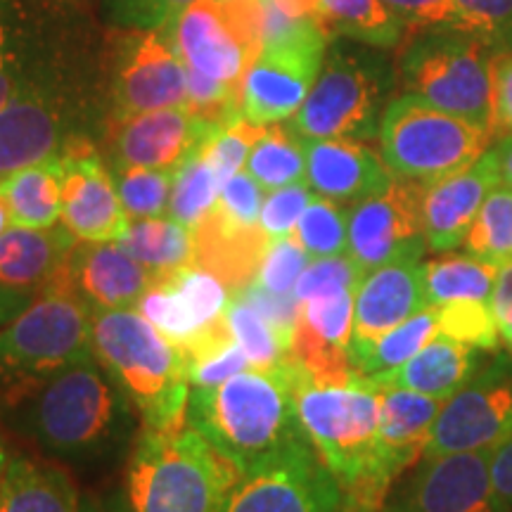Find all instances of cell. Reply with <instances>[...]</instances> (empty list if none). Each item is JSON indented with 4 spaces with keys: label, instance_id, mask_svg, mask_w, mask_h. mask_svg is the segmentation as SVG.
Returning <instances> with one entry per match:
<instances>
[{
    "label": "cell",
    "instance_id": "obj_1",
    "mask_svg": "<svg viewBox=\"0 0 512 512\" xmlns=\"http://www.w3.org/2000/svg\"><path fill=\"white\" fill-rule=\"evenodd\" d=\"M188 422L242 475L309 441L299 425L297 368L290 356L278 368L242 370L219 387H190Z\"/></svg>",
    "mask_w": 512,
    "mask_h": 512
},
{
    "label": "cell",
    "instance_id": "obj_2",
    "mask_svg": "<svg viewBox=\"0 0 512 512\" xmlns=\"http://www.w3.org/2000/svg\"><path fill=\"white\" fill-rule=\"evenodd\" d=\"M297 415L306 439L342 486L344 512H382L392 486L377 467L380 384L363 375L344 384H318L297 368Z\"/></svg>",
    "mask_w": 512,
    "mask_h": 512
},
{
    "label": "cell",
    "instance_id": "obj_3",
    "mask_svg": "<svg viewBox=\"0 0 512 512\" xmlns=\"http://www.w3.org/2000/svg\"><path fill=\"white\" fill-rule=\"evenodd\" d=\"M240 479V467L188 420L171 427H145L128 465V508L221 512Z\"/></svg>",
    "mask_w": 512,
    "mask_h": 512
},
{
    "label": "cell",
    "instance_id": "obj_4",
    "mask_svg": "<svg viewBox=\"0 0 512 512\" xmlns=\"http://www.w3.org/2000/svg\"><path fill=\"white\" fill-rule=\"evenodd\" d=\"M98 358L57 368L5 403L8 425L60 456H86L112 437L119 396Z\"/></svg>",
    "mask_w": 512,
    "mask_h": 512
},
{
    "label": "cell",
    "instance_id": "obj_5",
    "mask_svg": "<svg viewBox=\"0 0 512 512\" xmlns=\"http://www.w3.org/2000/svg\"><path fill=\"white\" fill-rule=\"evenodd\" d=\"M93 356L110 370L145 427H171L188 420L190 363L183 349L136 309L91 316Z\"/></svg>",
    "mask_w": 512,
    "mask_h": 512
},
{
    "label": "cell",
    "instance_id": "obj_6",
    "mask_svg": "<svg viewBox=\"0 0 512 512\" xmlns=\"http://www.w3.org/2000/svg\"><path fill=\"white\" fill-rule=\"evenodd\" d=\"M396 83V67L380 48L335 38L316 83L287 121L302 138L368 140L380 133Z\"/></svg>",
    "mask_w": 512,
    "mask_h": 512
},
{
    "label": "cell",
    "instance_id": "obj_7",
    "mask_svg": "<svg viewBox=\"0 0 512 512\" xmlns=\"http://www.w3.org/2000/svg\"><path fill=\"white\" fill-rule=\"evenodd\" d=\"M399 48L403 93L494 133V48L463 29L420 31Z\"/></svg>",
    "mask_w": 512,
    "mask_h": 512
},
{
    "label": "cell",
    "instance_id": "obj_8",
    "mask_svg": "<svg viewBox=\"0 0 512 512\" xmlns=\"http://www.w3.org/2000/svg\"><path fill=\"white\" fill-rule=\"evenodd\" d=\"M377 138L394 178L422 185L465 169L494 143L491 131L411 93L389 100Z\"/></svg>",
    "mask_w": 512,
    "mask_h": 512
},
{
    "label": "cell",
    "instance_id": "obj_9",
    "mask_svg": "<svg viewBox=\"0 0 512 512\" xmlns=\"http://www.w3.org/2000/svg\"><path fill=\"white\" fill-rule=\"evenodd\" d=\"M83 358H93L91 311L72 294L38 292V299L0 330V408Z\"/></svg>",
    "mask_w": 512,
    "mask_h": 512
},
{
    "label": "cell",
    "instance_id": "obj_10",
    "mask_svg": "<svg viewBox=\"0 0 512 512\" xmlns=\"http://www.w3.org/2000/svg\"><path fill=\"white\" fill-rule=\"evenodd\" d=\"M178 53L190 69L242 86L261 48V0H195L174 27Z\"/></svg>",
    "mask_w": 512,
    "mask_h": 512
},
{
    "label": "cell",
    "instance_id": "obj_11",
    "mask_svg": "<svg viewBox=\"0 0 512 512\" xmlns=\"http://www.w3.org/2000/svg\"><path fill=\"white\" fill-rule=\"evenodd\" d=\"M332 38L323 29H309L264 43L242 81L240 114L256 126L290 121L323 69Z\"/></svg>",
    "mask_w": 512,
    "mask_h": 512
},
{
    "label": "cell",
    "instance_id": "obj_12",
    "mask_svg": "<svg viewBox=\"0 0 512 512\" xmlns=\"http://www.w3.org/2000/svg\"><path fill=\"white\" fill-rule=\"evenodd\" d=\"M512 437V358L496 354L448 396L434 420L425 456L486 451Z\"/></svg>",
    "mask_w": 512,
    "mask_h": 512
},
{
    "label": "cell",
    "instance_id": "obj_13",
    "mask_svg": "<svg viewBox=\"0 0 512 512\" xmlns=\"http://www.w3.org/2000/svg\"><path fill=\"white\" fill-rule=\"evenodd\" d=\"M221 512H344V494L311 441H302L245 472Z\"/></svg>",
    "mask_w": 512,
    "mask_h": 512
},
{
    "label": "cell",
    "instance_id": "obj_14",
    "mask_svg": "<svg viewBox=\"0 0 512 512\" xmlns=\"http://www.w3.org/2000/svg\"><path fill=\"white\" fill-rule=\"evenodd\" d=\"M422 197L425 185L394 178L380 195L349 209L347 254L363 271H375L394 261H420L427 252Z\"/></svg>",
    "mask_w": 512,
    "mask_h": 512
},
{
    "label": "cell",
    "instance_id": "obj_15",
    "mask_svg": "<svg viewBox=\"0 0 512 512\" xmlns=\"http://www.w3.org/2000/svg\"><path fill=\"white\" fill-rule=\"evenodd\" d=\"M188 64L178 53L174 29H128L117 48L112 81L114 119L185 105Z\"/></svg>",
    "mask_w": 512,
    "mask_h": 512
},
{
    "label": "cell",
    "instance_id": "obj_16",
    "mask_svg": "<svg viewBox=\"0 0 512 512\" xmlns=\"http://www.w3.org/2000/svg\"><path fill=\"white\" fill-rule=\"evenodd\" d=\"M62 226L83 242H119L131 226L114 176L91 140L72 136L64 143Z\"/></svg>",
    "mask_w": 512,
    "mask_h": 512
},
{
    "label": "cell",
    "instance_id": "obj_17",
    "mask_svg": "<svg viewBox=\"0 0 512 512\" xmlns=\"http://www.w3.org/2000/svg\"><path fill=\"white\" fill-rule=\"evenodd\" d=\"M152 283V273L119 242L79 240L55 268L41 292L72 294L88 311L136 309Z\"/></svg>",
    "mask_w": 512,
    "mask_h": 512
},
{
    "label": "cell",
    "instance_id": "obj_18",
    "mask_svg": "<svg viewBox=\"0 0 512 512\" xmlns=\"http://www.w3.org/2000/svg\"><path fill=\"white\" fill-rule=\"evenodd\" d=\"M491 453L494 448L422 458L382 512H503L491 482Z\"/></svg>",
    "mask_w": 512,
    "mask_h": 512
},
{
    "label": "cell",
    "instance_id": "obj_19",
    "mask_svg": "<svg viewBox=\"0 0 512 512\" xmlns=\"http://www.w3.org/2000/svg\"><path fill=\"white\" fill-rule=\"evenodd\" d=\"M233 290L219 275L190 264L169 275H155L136 311L171 342L185 349L192 339L226 318Z\"/></svg>",
    "mask_w": 512,
    "mask_h": 512
},
{
    "label": "cell",
    "instance_id": "obj_20",
    "mask_svg": "<svg viewBox=\"0 0 512 512\" xmlns=\"http://www.w3.org/2000/svg\"><path fill=\"white\" fill-rule=\"evenodd\" d=\"M221 126L197 117L188 105L164 107L136 117L114 119V166L178 171L192 155L209 143Z\"/></svg>",
    "mask_w": 512,
    "mask_h": 512
},
{
    "label": "cell",
    "instance_id": "obj_21",
    "mask_svg": "<svg viewBox=\"0 0 512 512\" xmlns=\"http://www.w3.org/2000/svg\"><path fill=\"white\" fill-rule=\"evenodd\" d=\"M430 306L425 292V264L394 261L363 275L354 299L351 358L366 351L389 330L399 328Z\"/></svg>",
    "mask_w": 512,
    "mask_h": 512
},
{
    "label": "cell",
    "instance_id": "obj_22",
    "mask_svg": "<svg viewBox=\"0 0 512 512\" xmlns=\"http://www.w3.org/2000/svg\"><path fill=\"white\" fill-rule=\"evenodd\" d=\"M498 183H501L498 181V162L494 150L489 147L477 162L425 185L422 216H425L427 249L448 254L463 247L479 209Z\"/></svg>",
    "mask_w": 512,
    "mask_h": 512
},
{
    "label": "cell",
    "instance_id": "obj_23",
    "mask_svg": "<svg viewBox=\"0 0 512 512\" xmlns=\"http://www.w3.org/2000/svg\"><path fill=\"white\" fill-rule=\"evenodd\" d=\"M67 140L62 102L46 88L22 81L0 107V178L57 157Z\"/></svg>",
    "mask_w": 512,
    "mask_h": 512
},
{
    "label": "cell",
    "instance_id": "obj_24",
    "mask_svg": "<svg viewBox=\"0 0 512 512\" xmlns=\"http://www.w3.org/2000/svg\"><path fill=\"white\" fill-rule=\"evenodd\" d=\"M306 183L316 195L339 204H358L380 195L394 181L382 155L363 140L302 138Z\"/></svg>",
    "mask_w": 512,
    "mask_h": 512
},
{
    "label": "cell",
    "instance_id": "obj_25",
    "mask_svg": "<svg viewBox=\"0 0 512 512\" xmlns=\"http://www.w3.org/2000/svg\"><path fill=\"white\" fill-rule=\"evenodd\" d=\"M441 406L444 401L432 399V396L399 387H382L377 467L389 486L425 456L427 441H430V432Z\"/></svg>",
    "mask_w": 512,
    "mask_h": 512
},
{
    "label": "cell",
    "instance_id": "obj_26",
    "mask_svg": "<svg viewBox=\"0 0 512 512\" xmlns=\"http://www.w3.org/2000/svg\"><path fill=\"white\" fill-rule=\"evenodd\" d=\"M195 235V264L207 268L238 292L252 285L271 240L261 226H242L230 221L226 214L211 207Z\"/></svg>",
    "mask_w": 512,
    "mask_h": 512
},
{
    "label": "cell",
    "instance_id": "obj_27",
    "mask_svg": "<svg viewBox=\"0 0 512 512\" xmlns=\"http://www.w3.org/2000/svg\"><path fill=\"white\" fill-rule=\"evenodd\" d=\"M482 368V349L439 335L389 373L370 377L380 387H399L446 401Z\"/></svg>",
    "mask_w": 512,
    "mask_h": 512
},
{
    "label": "cell",
    "instance_id": "obj_28",
    "mask_svg": "<svg viewBox=\"0 0 512 512\" xmlns=\"http://www.w3.org/2000/svg\"><path fill=\"white\" fill-rule=\"evenodd\" d=\"M76 242L62 223L53 228L10 226L0 235V290L41 292Z\"/></svg>",
    "mask_w": 512,
    "mask_h": 512
},
{
    "label": "cell",
    "instance_id": "obj_29",
    "mask_svg": "<svg viewBox=\"0 0 512 512\" xmlns=\"http://www.w3.org/2000/svg\"><path fill=\"white\" fill-rule=\"evenodd\" d=\"M0 512H81L79 491L60 465L15 453L0 477Z\"/></svg>",
    "mask_w": 512,
    "mask_h": 512
},
{
    "label": "cell",
    "instance_id": "obj_30",
    "mask_svg": "<svg viewBox=\"0 0 512 512\" xmlns=\"http://www.w3.org/2000/svg\"><path fill=\"white\" fill-rule=\"evenodd\" d=\"M64 166L62 157L24 166L0 178V197L8 204L12 226L53 228L62 221Z\"/></svg>",
    "mask_w": 512,
    "mask_h": 512
},
{
    "label": "cell",
    "instance_id": "obj_31",
    "mask_svg": "<svg viewBox=\"0 0 512 512\" xmlns=\"http://www.w3.org/2000/svg\"><path fill=\"white\" fill-rule=\"evenodd\" d=\"M320 27L328 36L351 38L366 46L392 50L399 48L406 31L382 0H311Z\"/></svg>",
    "mask_w": 512,
    "mask_h": 512
},
{
    "label": "cell",
    "instance_id": "obj_32",
    "mask_svg": "<svg viewBox=\"0 0 512 512\" xmlns=\"http://www.w3.org/2000/svg\"><path fill=\"white\" fill-rule=\"evenodd\" d=\"M119 247L155 275H169L195 264V235L171 216L133 219Z\"/></svg>",
    "mask_w": 512,
    "mask_h": 512
},
{
    "label": "cell",
    "instance_id": "obj_33",
    "mask_svg": "<svg viewBox=\"0 0 512 512\" xmlns=\"http://www.w3.org/2000/svg\"><path fill=\"white\" fill-rule=\"evenodd\" d=\"M498 268L470 254H446L425 264V292L432 306L456 302V299H479L491 302Z\"/></svg>",
    "mask_w": 512,
    "mask_h": 512
},
{
    "label": "cell",
    "instance_id": "obj_34",
    "mask_svg": "<svg viewBox=\"0 0 512 512\" xmlns=\"http://www.w3.org/2000/svg\"><path fill=\"white\" fill-rule=\"evenodd\" d=\"M245 171L266 192L306 181V155L302 136L290 124L266 126L264 136L249 152Z\"/></svg>",
    "mask_w": 512,
    "mask_h": 512
},
{
    "label": "cell",
    "instance_id": "obj_35",
    "mask_svg": "<svg viewBox=\"0 0 512 512\" xmlns=\"http://www.w3.org/2000/svg\"><path fill=\"white\" fill-rule=\"evenodd\" d=\"M439 335V316L437 306H425L401 323L399 328L389 330L375 344H370L366 351L351 358L354 370L363 377H375L389 370L403 366L408 358H413L418 351L430 342L432 337Z\"/></svg>",
    "mask_w": 512,
    "mask_h": 512
},
{
    "label": "cell",
    "instance_id": "obj_36",
    "mask_svg": "<svg viewBox=\"0 0 512 512\" xmlns=\"http://www.w3.org/2000/svg\"><path fill=\"white\" fill-rule=\"evenodd\" d=\"M228 323L233 330L235 342L240 344L242 354L247 356L249 368L271 370L283 366L290 356L292 337L285 335L278 325L271 323L264 313L256 311L245 299H230Z\"/></svg>",
    "mask_w": 512,
    "mask_h": 512
},
{
    "label": "cell",
    "instance_id": "obj_37",
    "mask_svg": "<svg viewBox=\"0 0 512 512\" xmlns=\"http://www.w3.org/2000/svg\"><path fill=\"white\" fill-rule=\"evenodd\" d=\"M463 252L503 266L512 261V188L498 183L489 192L463 242Z\"/></svg>",
    "mask_w": 512,
    "mask_h": 512
},
{
    "label": "cell",
    "instance_id": "obj_38",
    "mask_svg": "<svg viewBox=\"0 0 512 512\" xmlns=\"http://www.w3.org/2000/svg\"><path fill=\"white\" fill-rule=\"evenodd\" d=\"M219 192L221 183L216 178V171L211 169L209 159L200 150L176 171L169 216L183 223L185 228L195 230L219 200Z\"/></svg>",
    "mask_w": 512,
    "mask_h": 512
},
{
    "label": "cell",
    "instance_id": "obj_39",
    "mask_svg": "<svg viewBox=\"0 0 512 512\" xmlns=\"http://www.w3.org/2000/svg\"><path fill=\"white\" fill-rule=\"evenodd\" d=\"M294 240L309 252L311 259L347 254L349 249V209L347 204L313 195L309 207L294 228Z\"/></svg>",
    "mask_w": 512,
    "mask_h": 512
},
{
    "label": "cell",
    "instance_id": "obj_40",
    "mask_svg": "<svg viewBox=\"0 0 512 512\" xmlns=\"http://www.w3.org/2000/svg\"><path fill=\"white\" fill-rule=\"evenodd\" d=\"M121 204L133 219H157L169 214L176 171L145 169V166H114Z\"/></svg>",
    "mask_w": 512,
    "mask_h": 512
},
{
    "label": "cell",
    "instance_id": "obj_41",
    "mask_svg": "<svg viewBox=\"0 0 512 512\" xmlns=\"http://www.w3.org/2000/svg\"><path fill=\"white\" fill-rule=\"evenodd\" d=\"M437 316L441 335L453 337L482 351H491V354H498V349H501V335H498L491 302L456 299V302L439 304Z\"/></svg>",
    "mask_w": 512,
    "mask_h": 512
},
{
    "label": "cell",
    "instance_id": "obj_42",
    "mask_svg": "<svg viewBox=\"0 0 512 512\" xmlns=\"http://www.w3.org/2000/svg\"><path fill=\"white\" fill-rule=\"evenodd\" d=\"M266 126H256L245 117H238L230 124L221 126L209 143L202 147L204 157L209 159L211 169L216 171V178L223 185L228 178L240 174L245 169L249 152L256 145V140L264 136Z\"/></svg>",
    "mask_w": 512,
    "mask_h": 512
},
{
    "label": "cell",
    "instance_id": "obj_43",
    "mask_svg": "<svg viewBox=\"0 0 512 512\" xmlns=\"http://www.w3.org/2000/svg\"><path fill=\"white\" fill-rule=\"evenodd\" d=\"M458 29L496 53L512 50V0H456Z\"/></svg>",
    "mask_w": 512,
    "mask_h": 512
},
{
    "label": "cell",
    "instance_id": "obj_44",
    "mask_svg": "<svg viewBox=\"0 0 512 512\" xmlns=\"http://www.w3.org/2000/svg\"><path fill=\"white\" fill-rule=\"evenodd\" d=\"M311 264V256L294 238L271 240L254 283L273 297H294L299 275Z\"/></svg>",
    "mask_w": 512,
    "mask_h": 512
},
{
    "label": "cell",
    "instance_id": "obj_45",
    "mask_svg": "<svg viewBox=\"0 0 512 512\" xmlns=\"http://www.w3.org/2000/svg\"><path fill=\"white\" fill-rule=\"evenodd\" d=\"M363 275H366V271L349 254L311 259V264L299 275L297 287H294V299H297V304H302L306 299L316 297V294L358 290Z\"/></svg>",
    "mask_w": 512,
    "mask_h": 512
},
{
    "label": "cell",
    "instance_id": "obj_46",
    "mask_svg": "<svg viewBox=\"0 0 512 512\" xmlns=\"http://www.w3.org/2000/svg\"><path fill=\"white\" fill-rule=\"evenodd\" d=\"M313 195H316V192L311 190V185L306 181L268 192L259 216V226L266 233V238H292L294 228H297V223L302 219L304 209L309 207Z\"/></svg>",
    "mask_w": 512,
    "mask_h": 512
},
{
    "label": "cell",
    "instance_id": "obj_47",
    "mask_svg": "<svg viewBox=\"0 0 512 512\" xmlns=\"http://www.w3.org/2000/svg\"><path fill=\"white\" fill-rule=\"evenodd\" d=\"M195 0H110L114 22L126 29L171 31Z\"/></svg>",
    "mask_w": 512,
    "mask_h": 512
},
{
    "label": "cell",
    "instance_id": "obj_48",
    "mask_svg": "<svg viewBox=\"0 0 512 512\" xmlns=\"http://www.w3.org/2000/svg\"><path fill=\"white\" fill-rule=\"evenodd\" d=\"M406 36L432 29H458L456 0H382Z\"/></svg>",
    "mask_w": 512,
    "mask_h": 512
},
{
    "label": "cell",
    "instance_id": "obj_49",
    "mask_svg": "<svg viewBox=\"0 0 512 512\" xmlns=\"http://www.w3.org/2000/svg\"><path fill=\"white\" fill-rule=\"evenodd\" d=\"M264 188L254 181L247 171H240L221 185L219 200L214 207L226 214L230 221L242 223V226H259L261 207H264Z\"/></svg>",
    "mask_w": 512,
    "mask_h": 512
},
{
    "label": "cell",
    "instance_id": "obj_50",
    "mask_svg": "<svg viewBox=\"0 0 512 512\" xmlns=\"http://www.w3.org/2000/svg\"><path fill=\"white\" fill-rule=\"evenodd\" d=\"M249 370L247 356L242 354L240 344L235 342L221 354L207 358V361L192 363L190 366V387H219L221 382L230 380L233 375Z\"/></svg>",
    "mask_w": 512,
    "mask_h": 512
},
{
    "label": "cell",
    "instance_id": "obj_51",
    "mask_svg": "<svg viewBox=\"0 0 512 512\" xmlns=\"http://www.w3.org/2000/svg\"><path fill=\"white\" fill-rule=\"evenodd\" d=\"M512 136V50L494 60V140Z\"/></svg>",
    "mask_w": 512,
    "mask_h": 512
},
{
    "label": "cell",
    "instance_id": "obj_52",
    "mask_svg": "<svg viewBox=\"0 0 512 512\" xmlns=\"http://www.w3.org/2000/svg\"><path fill=\"white\" fill-rule=\"evenodd\" d=\"M491 311H494L501 344L512 354V261L498 268L494 292H491Z\"/></svg>",
    "mask_w": 512,
    "mask_h": 512
},
{
    "label": "cell",
    "instance_id": "obj_53",
    "mask_svg": "<svg viewBox=\"0 0 512 512\" xmlns=\"http://www.w3.org/2000/svg\"><path fill=\"white\" fill-rule=\"evenodd\" d=\"M491 482L503 512H512V437L491 453Z\"/></svg>",
    "mask_w": 512,
    "mask_h": 512
},
{
    "label": "cell",
    "instance_id": "obj_54",
    "mask_svg": "<svg viewBox=\"0 0 512 512\" xmlns=\"http://www.w3.org/2000/svg\"><path fill=\"white\" fill-rule=\"evenodd\" d=\"M498 162V181L512 188V136H501L491 145Z\"/></svg>",
    "mask_w": 512,
    "mask_h": 512
},
{
    "label": "cell",
    "instance_id": "obj_55",
    "mask_svg": "<svg viewBox=\"0 0 512 512\" xmlns=\"http://www.w3.org/2000/svg\"><path fill=\"white\" fill-rule=\"evenodd\" d=\"M19 83H22V79H19L17 72L12 67L8 69H0V107L8 102L12 95L17 93Z\"/></svg>",
    "mask_w": 512,
    "mask_h": 512
},
{
    "label": "cell",
    "instance_id": "obj_56",
    "mask_svg": "<svg viewBox=\"0 0 512 512\" xmlns=\"http://www.w3.org/2000/svg\"><path fill=\"white\" fill-rule=\"evenodd\" d=\"M12 43H10V31L0 19V69H8L12 67Z\"/></svg>",
    "mask_w": 512,
    "mask_h": 512
},
{
    "label": "cell",
    "instance_id": "obj_57",
    "mask_svg": "<svg viewBox=\"0 0 512 512\" xmlns=\"http://www.w3.org/2000/svg\"><path fill=\"white\" fill-rule=\"evenodd\" d=\"M12 226V219H10V209H8V204L3 202V197H0V235L5 233V230H8Z\"/></svg>",
    "mask_w": 512,
    "mask_h": 512
},
{
    "label": "cell",
    "instance_id": "obj_58",
    "mask_svg": "<svg viewBox=\"0 0 512 512\" xmlns=\"http://www.w3.org/2000/svg\"><path fill=\"white\" fill-rule=\"evenodd\" d=\"M5 463H8V451H5V444H3V439H0V477H3Z\"/></svg>",
    "mask_w": 512,
    "mask_h": 512
},
{
    "label": "cell",
    "instance_id": "obj_59",
    "mask_svg": "<svg viewBox=\"0 0 512 512\" xmlns=\"http://www.w3.org/2000/svg\"><path fill=\"white\" fill-rule=\"evenodd\" d=\"M81 512H121L117 505H110V508H91V510H81Z\"/></svg>",
    "mask_w": 512,
    "mask_h": 512
}]
</instances>
